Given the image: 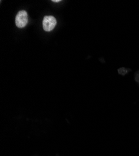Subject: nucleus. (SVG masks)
Wrapping results in <instances>:
<instances>
[{"label": "nucleus", "instance_id": "f257e3e1", "mask_svg": "<svg viewBox=\"0 0 139 156\" xmlns=\"http://www.w3.org/2000/svg\"><path fill=\"white\" fill-rule=\"evenodd\" d=\"M28 22V15L26 11H20L18 13L15 19V23L17 27L22 28L26 26Z\"/></svg>", "mask_w": 139, "mask_h": 156}, {"label": "nucleus", "instance_id": "f03ea898", "mask_svg": "<svg viewBox=\"0 0 139 156\" xmlns=\"http://www.w3.org/2000/svg\"><path fill=\"white\" fill-rule=\"evenodd\" d=\"M57 21L54 16H46L42 21V26L46 31L49 32L53 30L56 25Z\"/></svg>", "mask_w": 139, "mask_h": 156}, {"label": "nucleus", "instance_id": "7ed1b4c3", "mask_svg": "<svg viewBox=\"0 0 139 156\" xmlns=\"http://www.w3.org/2000/svg\"><path fill=\"white\" fill-rule=\"evenodd\" d=\"M60 0H55V1H54V0H53V2H54V3H58V2H60Z\"/></svg>", "mask_w": 139, "mask_h": 156}]
</instances>
